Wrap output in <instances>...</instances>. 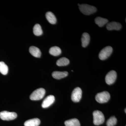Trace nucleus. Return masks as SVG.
<instances>
[{
    "mask_svg": "<svg viewBox=\"0 0 126 126\" xmlns=\"http://www.w3.org/2000/svg\"><path fill=\"white\" fill-rule=\"evenodd\" d=\"M122 25L120 23L115 21H112L108 23L106 26L107 29L109 31L119 30L122 28Z\"/></svg>",
    "mask_w": 126,
    "mask_h": 126,
    "instance_id": "10",
    "label": "nucleus"
},
{
    "mask_svg": "<svg viewBox=\"0 0 126 126\" xmlns=\"http://www.w3.org/2000/svg\"><path fill=\"white\" fill-rule=\"evenodd\" d=\"M17 117L16 113L4 111L0 112V118L4 121H11L15 119Z\"/></svg>",
    "mask_w": 126,
    "mask_h": 126,
    "instance_id": "5",
    "label": "nucleus"
},
{
    "mask_svg": "<svg viewBox=\"0 0 126 126\" xmlns=\"http://www.w3.org/2000/svg\"><path fill=\"white\" fill-rule=\"evenodd\" d=\"M40 124L39 118H35L27 120L25 122V126H38Z\"/></svg>",
    "mask_w": 126,
    "mask_h": 126,
    "instance_id": "13",
    "label": "nucleus"
},
{
    "mask_svg": "<svg viewBox=\"0 0 126 126\" xmlns=\"http://www.w3.org/2000/svg\"><path fill=\"white\" fill-rule=\"evenodd\" d=\"M126 109H125V112H126Z\"/></svg>",
    "mask_w": 126,
    "mask_h": 126,
    "instance_id": "23",
    "label": "nucleus"
},
{
    "mask_svg": "<svg viewBox=\"0 0 126 126\" xmlns=\"http://www.w3.org/2000/svg\"><path fill=\"white\" fill-rule=\"evenodd\" d=\"M110 98V94L107 91H104L97 94L95 97V99L98 102L103 103L108 102Z\"/></svg>",
    "mask_w": 126,
    "mask_h": 126,
    "instance_id": "4",
    "label": "nucleus"
},
{
    "mask_svg": "<svg viewBox=\"0 0 126 126\" xmlns=\"http://www.w3.org/2000/svg\"><path fill=\"white\" fill-rule=\"evenodd\" d=\"M68 72L66 71L64 72H59V71H55L52 73V76L54 78L56 79H61L63 78L68 76Z\"/></svg>",
    "mask_w": 126,
    "mask_h": 126,
    "instance_id": "11",
    "label": "nucleus"
},
{
    "mask_svg": "<svg viewBox=\"0 0 126 126\" xmlns=\"http://www.w3.org/2000/svg\"><path fill=\"white\" fill-rule=\"evenodd\" d=\"M46 17L48 21L52 24H54L57 22L56 17L54 14L51 12H47L46 14Z\"/></svg>",
    "mask_w": 126,
    "mask_h": 126,
    "instance_id": "15",
    "label": "nucleus"
},
{
    "mask_svg": "<svg viewBox=\"0 0 126 126\" xmlns=\"http://www.w3.org/2000/svg\"><path fill=\"white\" fill-rule=\"evenodd\" d=\"M55 101V97L53 95L48 96L44 99L42 104V107L44 108L49 107L54 103Z\"/></svg>",
    "mask_w": 126,
    "mask_h": 126,
    "instance_id": "9",
    "label": "nucleus"
},
{
    "mask_svg": "<svg viewBox=\"0 0 126 126\" xmlns=\"http://www.w3.org/2000/svg\"><path fill=\"white\" fill-rule=\"evenodd\" d=\"M113 51L112 47L108 46L104 47L99 53V58L101 60H105L110 56Z\"/></svg>",
    "mask_w": 126,
    "mask_h": 126,
    "instance_id": "6",
    "label": "nucleus"
},
{
    "mask_svg": "<svg viewBox=\"0 0 126 126\" xmlns=\"http://www.w3.org/2000/svg\"><path fill=\"white\" fill-rule=\"evenodd\" d=\"M117 119L115 116H112L108 120L107 122V126H114L116 124Z\"/></svg>",
    "mask_w": 126,
    "mask_h": 126,
    "instance_id": "22",
    "label": "nucleus"
},
{
    "mask_svg": "<svg viewBox=\"0 0 126 126\" xmlns=\"http://www.w3.org/2000/svg\"><path fill=\"white\" fill-rule=\"evenodd\" d=\"M50 54L54 56H58L61 54V50L59 47L54 46L50 48L49 50Z\"/></svg>",
    "mask_w": 126,
    "mask_h": 126,
    "instance_id": "17",
    "label": "nucleus"
},
{
    "mask_svg": "<svg viewBox=\"0 0 126 126\" xmlns=\"http://www.w3.org/2000/svg\"><path fill=\"white\" fill-rule=\"evenodd\" d=\"M117 76V73L115 71H110L107 74L105 78L106 83L109 85L114 83L116 79Z\"/></svg>",
    "mask_w": 126,
    "mask_h": 126,
    "instance_id": "8",
    "label": "nucleus"
},
{
    "mask_svg": "<svg viewBox=\"0 0 126 126\" xmlns=\"http://www.w3.org/2000/svg\"><path fill=\"white\" fill-rule=\"evenodd\" d=\"M90 41V36L89 34L86 32L83 33L81 38L82 46L83 47H87L89 44Z\"/></svg>",
    "mask_w": 126,
    "mask_h": 126,
    "instance_id": "12",
    "label": "nucleus"
},
{
    "mask_svg": "<svg viewBox=\"0 0 126 126\" xmlns=\"http://www.w3.org/2000/svg\"><path fill=\"white\" fill-rule=\"evenodd\" d=\"M29 52L32 55L36 58H40L41 56V52L38 47L32 46L30 47Z\"/></svg>",
    "mask_w": 126,
    "mask_h": 126,
    "instance_id": "14",
    "label": "nucleus"
},
{
    "mask_svg": "<svg viewBox=\"0 0 126 126\" xmlns=\"http://www.w3.org/2000/svg\"><path fill=\"white\" fill-rule=\"evenodd\" d=\"M69 60L68 59L65 57H63L59 59L56 62V64L59 66H66L69 63Z\"/></svg>",
    "mask_w": 126,
    "mask_h": 126,
    "instance_id": "19",
    "label": "nucleus"
},
{
    "mask_svg": "<svg viewBox=\"0 0 126 126\" xmlns=\"http://www.w3.org/2000/svg\"><path fill=\"white\" fill-rule=\"evenodd\" d=\"M8 66L4 62H0V72L4 75L7 74L8 72Z\"/></svg>",
    "mask_w": 126,
    "mask_h": 126,
    "instance_id": "21",
    "label": "nucleus"
},
{
    "mask_svg": "<svg viewBox=\"0 0 126 126\" xmlns=\"http://www.w3.org/2000/svg\"><path fill=\"white\" fill-rule=\"evenodd\" d=\"M33 31L34 34L36 36H40L43 33V31L41 26L39 24H36L34 26L33 29Z\"/></svg>",
    "mask_w": 126,
    "mask_h": 126,
    "instance_id": "20",
    "label": "nucleus"
},
{
    "mask_svg": "<svg viewBox=\"0 0 126 126\" xmlns=\"http://www.w3.org/2000/svg\"><path fill=\"white\" fill-rule=\"evenodd\" d=\"M82 96V91L79 87H77L73 91L71 95V98L73 101L78 102L81 100Z\"/></svg>",
    "mask_w": 126,
    "mask_h": 126,
    "instance_id": "7",
    "label": "nucleus"
},
{
    "mask_svg": "<svg viewBox=\"0 0 126 126\" xmlns=\"http://www.w3.org/2000/svg\"><path fill=\"white\" fill-rule=\"evenodd\" d=\"M65 126H80V123L78 119L73 118L65 121L64 122Z\"/></svg>",
    "mask_w": 126,
    "mask_h": 126,
    "instance_id": "16",
    "label": "nucleus"
},
{
    "mask_svg": "<svg viewBox=\"0 0 126 126\" xmlns=\"http://www.w3.org/2000/svg\"><path fill=\"white\" fill-rule=\"evenodd\" d=\"M79 9L83 14L86 15H89L93 14L97 11L96 7L87 4H82L80 5Z\"/></svg>",
    "mask_w": 126,
    "mask_h": 126,
    "instance_id": "1",
    "label": "nucleus"
},
{
    "mask_svg": "<svg viewBox=\"0 0 126 126\" xmlns=\"http://www.w3.org/2000/svg\"><path fill=\"white\" fill-rule=\"evenodd\" d=\"M95 23L99 27H102L108 22V20L106 18L97 17L95 18Z\"/></svg>",
    "mask_w": 126,
    "mask_h": 126,
    "instance_id": "18",
    "label": "nucleus"
},
{
    "mask_svg": "<svg viewBox=\"0 0 126 126\" xmlns=\"http://www.w3.org/2000/svg\"><path fill=\"white\" fill-rule=\"evenodd\" d=\"M94 124L96 126H99L104 122L105 118L103 113L98 110L94 111L93 113Z\"/></svg>",
    "mask_w": 126,
    "mask_h": 126,
    "instance_id": "2",
    "label": "nucleus"
},
{
    "mask_svg": "<svg viewBox=\"0 0 126 126\" xmlns=\"http://www.w3.org/2000/svg\"><path fill=\"white\" fill-rule=\"evenodd\" d=\"M46 91L43 88H40L34 91L30 96V99L33 101L40 100L44 96Z\"/></svg>",
    "mask_w": 126,
    "mask_h": 126,
    "instance_id": "3",
    "label": "nucleus"
}]
</instances>
